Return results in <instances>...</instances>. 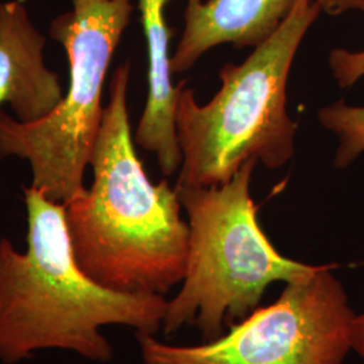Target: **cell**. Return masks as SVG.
I'll list each match as a JSON object with an SVG mask.
<instances>
[{"instance_id":"1","label":"cell","mask_w":364,"mask_h":364,"mask_svg":"<svg viewBox=\"0 0 364 364\" xmlns=\"http://www.w3.org/2000/svg\"><path fill=\"white\" fill-rule=\"evenodd\" d=\"M130 72L124 63L111 77L90 164L93 180L64 205L66 227L75 259L92 281L123 294L166 296L186 273L191 228L176 186L150 181L136 156Z\"/></svg>"},{"instance_id":"2","label":"cell","mask_w":364,"mask_h":364,"mask_svg":"<svg viewBox=\"0 0 364 364\" xmlns=\"http://www.w3.org/2000/svg\"><path fill=\"white\" fill-rule=\"evenodd\" d=\"M27 248L0 239V362L18 364L46 350L105 363L114 347L102 329L161 331L165 296L123 294L100 287L75 259L65 208L33 186L23 188Z\"/></svg>"},{"instance_id":"3","label":"cell","mask_w":364,"mask_h":364,"mask_svg":"<svg viewBox=\"0 0 364 364\" xmlns=\"http://www.w3.org/2000/svg\"><path fill=\"white\" fill-rule=\"evenodd\" d=\"M321 11L317 0H297L287 21L243 64L223 65L221 88L207 105L197 103L185 80L176 107L182 154L177 186H219L250 159L275 170L293 158L297 123L287 111V80Z\"/></svg>"},{"instance_id":"4","label":"cell","mask_w":364,"mask_h":364,"mask_svg":"<svg viewBox=\"0 0 364 364\" xmlns=\"http://www.w3.org/2000/svg\"><path fill=\"white\" fill-rule=\"evenodd\" d=\"M257 164L250 159L219 186L176 185L191 239L181 289L166 304L165 336L196 326L204 341L220 338L225 326L258 308L272 284L299 281L318 269L284 257L263 232L250 191Z\"/></svg>"},{"instance_id":"5","label":"cell","mask_w":364,"mask_h":364,"mask_svg":"<svg viewBox=\"0 0 364 364\" xmlns=\"http://www.w3.org/2000/svg\"><path fill=\"white\" fill-rule=\"evenodd\" d=\"M72 4L49 31L68 54L69 87L61 103L33 123H21L0 109V158L26 159L30 186L63 205L85 189L84 174L105 115V76L135 10L132 0Z\"/></svg>"},{"instance_id":"6","label":"cell","mask_w":364,"mask_h":364,"mask_svg":"<svg viewBox=\"0 0 364 364\" xmlns=\"http://www.w3.org/2000/svg\"><path fill=\"white\" fill-rule=\"evenodd\" d=\"M333 264L285 284L275 302L257 308L220 338L173 346L135 333L144 364H344L353 312Z\"/></svg>"},{"instance_id":"7","label":"cell","mask_w":364,"mask_h":364,"mask_svg":"<svg viewBox=\"0 0 364 364\" xmlns=\"http://www.w3.org/2000/svg\"><path fill=\"white\" fill-rule=\"evenodd\" d=\"M45 42L21 1H0V105H11L21 123L48 117L64 99L58 75L45 64Z\"/></svg>"},{"instance_id":"8","label":"cell","mask_w":364,"mask_h":364,"mask_svg":"<svg viewBox=\"0 0 364 364\" xmlns=\"http://www.w3.org/2000/svg\"><path fill=\"white\" fill-rule=\"evenodd\" d=\"M297 0H188L183 31L171 57L173 73H185L210 49L231 43L257 48L270 38Z\"/></svg>"},{"instance_id":"9","label":"cell","mask_w":364,"mask_h":364,"mask_svg":"<svg viewBox=\"0 0 364 364\" xmlns=\"http://www.w3.org/2000/svg\"><path fill=\"white\" fill-rule=\"evenodd\" d=\"M171 0H138L149 58V93L144 114L135 131V142L156 156L159 169L169 177L181 168L182 154L177 127L176 107L185 80L178 85L171 80L169 42L173 31L166 22L165 10Z\"/></svg>"},{"instance_id":"10","label":"cell","mask_w":364,"mask_h":364,"mask_svg":"<svg viewBox=\"0 0 364 364\" xmlns=\"http://www.w3.org/2000/svg\"><path fill=\"white\" fill-rule=\"evenodd\" d=\"M317 119L326 130L338 136L335 168L350 166L364 153V107H353L338 100L323 107Z\"/></svg>"},{"instance_id":"11","label":"cell","mask_w":364,"mask_h":364,"mask_svg":"<svg viewBox=\"0 0 364 364\" xmlns=\"http://www.w3.org/2000/svg\"><path fill=\"white\" fill-rule=\"evenodd\" d=\"M329 69L341 88H350L364 77V50L333 49L329 54Z\"/></svg>"},{"instance_id":"12","label":"cell","mask_w":364,"mask_h":364,"mask_svg":"<svg viewBox=\"0 0 364 364\" xmlns=\"http://www.w3.org/2000/svg\"><path fill=\"white\" fill-rule=\"evenodd\" d=\"M317 3L324 13L332 16L350 11H364V0H317Z\"/></svg>"},{"instance_id":"13","label":"cell","mask_w":364,"mask_h":364,"mask_svg":"<svg viewBox=\"0 0 364 364\" xmlns=\"http://www.w3.org/2000/svg\"><path fill=\"white\" fill-rule=\"evenodd\" d=\"M351 350L364 360V313L356 314L351 326Z\"/></svg>"}]
</instances>
